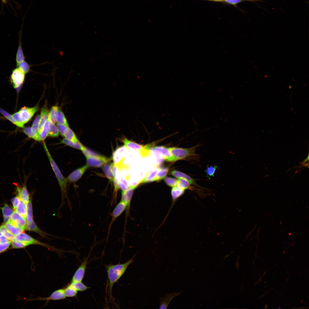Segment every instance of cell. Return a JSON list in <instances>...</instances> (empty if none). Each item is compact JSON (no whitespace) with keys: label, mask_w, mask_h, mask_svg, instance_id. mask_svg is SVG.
I'll return each mask as SVG.
<instances>
[{"label":"cell","mask_w":309,"mask_h":309,"mask_svg":"<svg viewBox=\"0 0 309 309\" xmlns=\"http://www.w3.org/2000/svg\"><path fill=\"white\" fill-rule=\"evenodd\" d=\"M17 191L18 193V195L25 203H27L30 200L29 194L26 185L21 187H18Z\"/></svg>","instance_id":"18"},{"label":"cell","mask_w":309,"mask_h":309,"mask_svg":"<svg viewBox=\"0 0 309 309\" xmlns=\"http://www.w3.org/2000/svg\"><path fill=\"white\" fill-rule=\"evenodd\" d=\"M66 298L64 289H60L54 292L48 297L46 298H39L36 299L37 300H56L65 299Z\"/></svg>","instance_id":"13"},{"label":"cell","mask_w":309,"mask_h":309,"mask_svg":"<svg viewBox=\"0 0 309 309\" xmlns=\"http://www.w3.org/2000/svg\"><path fill=\"white\" fill-rule=\"evenodd\" d=\"M116 182L117 183L114 185L115 189L116 191L119 189L122 191H125L129 187L126 179L122 176Z\"/></svg>","instance_id":"24"},{"label":"cell","mask_w":309,"mask_h":309,"mask_svg":"<svg viewBox=\"0 0 309 309\" xmlns=\"http://www.w3.org/2000/svg\"><path fill=\"white\" fill-rule=\"evenodd\" d=\"M38 110V108L37 106L32 108L25 106L22 108L19 111L12 115L15 122V125L19 127L23 128L24 125L31 119Z\"/></svg>","instance_id":"3"},{"label":"cell","mask_w":309,"mask_h":309,"mask_svg":"<svg viewBox=\"0 0 309 309\" xmlns=\"http://www.w3.org/2000/svg\"><path fill=\"white\" fill-rule=\"evenodd\" d=\"M49 130L48 136L52 137H57L59 136V132L54 123L49 121Z\"/></svg>","instance_id":"37"},{"label":"cell","mask_w":309,"mask_h":309,"mask_svg":"<svg viewBox=\"0 0 309 309\" xmlns=\"http://www.w3.org/2000/svg\"><path fill=\"white\" fill-rule=\"evenodd\" d=\"M49 112L47 108H42L38 128V132L40 133L42 131L45 123L48 120Z\"/></svg>","instance_id":"16"},{"label":"cell","mask_w":309,"mask_h":309,"mask_svg":"<svg viewBox=\"0 0 309 309\" xmlns=\"http://www.w3.org/2000/svg\"><path fill=\"white\" fill-rule=\"evenodd\" d=\"M88 259L87 257L84 259L74 274L71 282H82L85 275Z\"/></svg>","instance_id":"9"},{"label":"cell","mask_w":309,"mask_h":309,"mask_svg":"<svg viewBox=\"0 0 309 309\" xmlns=\"http://www.w3.org/2000/svg\"><path fill=\"white\" fill-rule=\"evenodd\" d=\"M43 146L49 159L52 167L57 179L61 189L62 197V203L64 199L67 197V181L61 173L58 167L52 157L45 142Z\"/></svg>","instance_id":"2"},{"label":"cell","mask_w":309,"mask_h":309,"mask_svg":"<svg viewBox=\"0 0 309 309\" xmlns=\"http://www.w3.org/2000/svg\"><path fill=\"white\" fill-rule=\"evenodd\" d=\"M1 0L2 1V2L3 3H4L5 4V3H7V1L6 0Z\"/></svg>","instance_id":"56"},{"label":"cell","mask_w":309,"mask_h":309,"mask_svg":"<svg viewBox=\"0 0 309 309\" xmlns=\"http://www.w3.org/2000/svg\"><path fill=\"white\" fill-rule=\"evenodd\" d=\"M165 183L169 186L173 187L177 186V180L170 177H167L164 179Z\"/></svg>","instance_id":"46"},{"label":"cell","mask_w":309,"mask_h":309,"mask_svg":"<svg viewBox=\"0 0 309 309\" xmlns=\"http://www.w3.org/2000/svg\"><path fill=\"white\" fill-rule=\"evenodd\" d=\"M177 186L184 190L187 189L193 190L194 188L190 185L188 181L183 178H179L177 180Z\"/></svg>","instance_id":"32"},{"label":"cell","mask_w":309,"mask_h":309,"mask_svg":"<svg viewBox=\"0 0 309 309\" xmlns=\"http://www.w3.org/2000/svg\"><path fill=\"white\" fill-rule=\"evenodd\" d=\"M14 225L24 230L26 229L27 221L26 219L21 215L15 211L13 212L9 221Z\"/></svg>","instance_id":"8"},{"label":"cell","mask_w":309,"mask_h":309,"mask_svg":"<svg viewBox=\"0 0 309 309\" xmlns=\"http://www.w3.org/2000/svg\"><path fill=\"white\" fill-rule=\"evenodd\" d=\"M135 256L123 264L116 265L110 264L106 266V270L108 280V292L111 297L114 284L122 276L128 267L134 261L133 258Z\"/></svg>","instance_id":"1"},{"label":"cell","mask_w":309,"mask_h":309,"mask_svg":"<svg viewBox=\"0 0 309 309\" xmlns=\"http://www.w3.org/2000/svg\"><path fill=\"white\" fill-rule=\"evenodd\" d=\"M88 167L86 165L75 170L66 178L67 182L73 183L78 181L82 177Z\"/></svg>","instance_id":"10"},{"label":"cell","mask_w":309,"mask_h":309,"mask_svg":"<svg viewBox=\"0 0 309 309\" xmlns=\"http://www.w3.org/2000/svg\"><path fill=\"white\" fill-rule=\"evenodd\" d=\"M85 157H90L102 159H107L108 158L93 151L85 146L81 150Z\"/></svg>","instance_id":"28"},{"label":"cell","mask_w":309,"mask_h":309,"mask_svg":"<svg viewBox=\"0 0 309 309\" xmlns=\"http://www.w3.org/2000/svg\"><path fill=\"white\" fill-rule=\"evenodd\" d=\"M112 163L108 162L103 165L102 169L106 176L111 182H113L114 178L112 170Z\"/></svg>","instance_id":"22"},{"label":"cell","mask_w":309,"mask_h":309,"mask_svg":"<svg viewBox=\"0 0 309 309\" xmlns=\"http://www.w3.org/2000/svg\"><path fill=\"white\" fill-rule=\"evenodd\" d=\"M85 157L86 165L88 167H99L110 160V159L108 158L107 159H102L90 157Z\"/></svg>","instance_id":"12"},{"label":"cell","mask_w":309,"mask_h":309,"mask_svg":"<svg viewBox=\"0 0 309 309\" xmlns=\"http://www.w3.org/2000/svg\"><path fill=\"white\" fill-rule=\"evenodd\" d=\"M242 0H226L225 1L229 4L236 6L237 3L243 1Z\"/></svg>","instance_id":"53"},{"label":"cell","mask_w":309,"mask_h":309,"mask_svg":"<svg viewBox=\"0 0 309 309\" xmlns=\"http://www.w3.org/2000/svg\"><path fill=\"white\" fill-rule=\"evenodd\" d=\"M159 170V168H155L152 170L147 172L144 178L141 179V183H146L153 181Z\"/></svg>","instance_id":"23"},{"label":"cell","mask_w":309,"mask_h":309,"mask_svg":"<svg viewBox=\"0 0 309 309\" xmlns=\"http://www.w3.org/2000/svg\"><path fill=\"white\" fill-rule=\"evenodd\" d=\"M15 240L31 244H35V239L23 232L15 236Z\"/></svg>","instance_id":"20"},{"label":"cell","mask_w":309,"mask_h":309,"mask_svg":"<svg viewBox=\"0 0 309 309\" xmlns=\"http://www.w3.org/2000/svg\"><path fill=\"white\" fill-rule=\"evenodd\" d=\"M55 118L56 121L58 123L69 127L68 123L64 113L59 109L56 113Z\"/></svg>","instance_id":"31"},{"label":"cell","mask_w":309,"mask_h":309,"mask_svg":"<svg viewBox=\"0 0 309 309\" xmlns=\"http://www.w3.org/2000/svg\"><path fill=\"white\" fill-rule=\"evenodd\" d=\"M63 136L68 140L73 142L79 141L74 132L69 128L64 133Z\"/></svg>","instance_id":"36"},{"label":"cell","mask_w":309,"mask_h":309,"mask_svg":"<svg viewBox=\"0 0 309 309\" xmlns=\"http://www.w3.org/2000/svg\"><path fill=\"white\" fill-rule=\"evenodd\" d=\"M2 235H3L2 234V233H1V232L0 231V236H1Z\"/></svg>","instance_id":"57"},{"label":"cell","mask_w":309,"mask_h":309,"mask_svg":"<svg viewBox=\"0 0 309 309\" xmlns=\"http://www.w3.org/2000/svg\"><path fill=\"white\" fill-rule=\"evenodd\" d=\"M61 142L71 147L81 150H82L84 146L79 141L74 142L68 140L65 138L62 139Z\"/></svg>","instance_id":"30"},{"label":"cell","mask_w":309,"mask_h":309,"mask_svg":"<svg viewBox=\"0 0 309 309\" xmlns=\"http://www.w3.org/2000/svg\"><path fill=\"white\" fill-rule=\"evenodd\" d=\"M21 34H20L19 37V44L16 55L17 66L19 63L24 61L25 59L21 47Z\"/></svg>","instance_id":"26"},{"label":"cell","mask_w":309,"mask_h":309,"mask_svg":"<svg viewBox=\"0 0 309 309\" xmlns=\"http://www.w3.org/2000/svg\"><path fill=\"white\" fill-rule=\"evenodd\" d=\"M20 199L21 198L18 195L15 197V200L13 203L12 204L13 205V209L14 210H15L16 208Z\"/></svg>","instance_id":"52"},{"label":"cell","mask_w":309,"mask_h":309,"mask_svg":"<svg viewBox=\"0 0 309 309\" xmlns=\"http://www.w3.org/2000/svg\"><path fill=\"white\" fill-rule=\"evenodd\" d=\"M3 225L11 233L16 236L24 231L21 228L15 226L9 222L5 223Z\"/></svg>","instance_id":"17"},{"label":"cell","mask_w":309,"mask_h":309,"mask_svg":"<svg viewBox=\"0 0 309 309\" xmlns=\"http://www.w3.org/2000/svg\"><path fill=\"white\" fill-rule=\"evenodd\" d=\"M1 209L2 212L4 222L5 223L8 222L13 212L12 209L6 204L3 207H1Z\"/></svg>","instance_id":"25"},{"label":"cell","mask_w":309,"mask_h":309,"mask_svg":"<svg viewBox=\"0 0 309 309\" xmlns=\"http://www.w3.org/2000/svg\"><path fill=\"white\" fill-rule=\"evenodd\" d=\"M57 127L60 134L63 136L64 134L69 127L58 123L56 124Z\"/></svg>","instance_id":"49"},{"label":"cell","mask_w":309,"mask_h":309,"mask_svg":"<svg viewBox=\"0 0 309 309\" xmlns=\"http://www.w3.org/2000/svg\"><path fill=\"white\" fill-rule=\"evenodd\" d=\"M221 0V1H225L226 0Z\"/></svg>","instance_id":"58"},{"label":"cell","mask_w":309,"mask_h":309,"mask_svg":"<svg viewBox=\"0 0 309 309\" xmlns=\"http://www.w3.org/2000/svg\"><path fill=\"white\" fill-rule=\"evenodd\" d=\"M68 285L78 291H84L90 288L82 282H70Z\"/></svg>","instance_id":"35"},{"label":"cell","mask_w":309,"mask_h":309,"mask_svg":"<svg viewBox=\"0 0 309 309\" xmlns=\"http://www.w3.org/2000/svg\"><path fill=\"white\" fill-rule=\"evenodd\" d=\"M171 174L176 178H183L186 179L189 182L190 184H194L197 185L195 183V180L189 176L180 171L174 170L171 172ZM200 187L199 185H197Z\"/></svg>","instance_id":"19"},{"label":"cell","mask_w":309,"mask_h":309,"mask_svg":"<svg viewBox=\"0 0 309 309\" xmlns=\"http://www.w3.org/2000/svg\"><path fill=\"white\" fill-rule=\"evenodd\" d=\"M130 151L124 145L117 149L112 155L113 163L117 166L120 165L123 159Z\"/></svg>","instance_id":"7"},{"label":"cell","mask_w":309,"mask_h":309,"mask_svg":"<svg viewBox=\"0 0 309 309\" xmlns=\"http://www.w3.org/2000/svg\"><path fill=\"white\" fill-rule=\"evenodd\" d=\"M11 241L3 235L0 236V244Z\"/></svg>","instance_id":"54"},{"label":"cell","mask_w":309,"mask_h":309,"mask_svg":"<svg viewBox=\"0 0 309 309\" xmlns=\"http://www.w3.org/2000/svg\"><path fill=\"white\" fill-rule=\"evenodd\" d=\"M169 170V168L166 167L159 168V171L153 181H159L164 178L166 176Z\"/></svg>","instance_id":"33"},{"label":"cell","mask_w":309,"mask_h":309,"mask_svg":"<svg viewBox=\"0 0 309 309\" xmlns=\"http://www.w3.org/2000/svg\"><path fill=\"white\" fill-rule=\"evenodd\" d=\"M199 145L188 148H182L176 147L168 148V149L176 161L188 157L197 155L195 153L196 149Z\"/></svg>","instance_id":"4"},{"label":"cell","mask_w":309,"mask_h":309,"mask_svg":"<svg viewBox=\"0 0 309 309\" xmlns=\"http://www.w3.org/2000/svg\"><path fill=\"white\" fill-rule=\"evenodd\" d=\"M11 244L12 247L14 248H24L30 245L29 244L24 242L16 240L12 241Z\"/></svg>","instance_id":"45"},{"label":"cell","mask_w":309,"mask_h":309,"mask_svg":"<svg viewBox=\"0 0 309 309\" xmlns=\"http://www.w3.org/2000/svg\"><path fill=\"white\" fill-rule=\"evenodd\" d=\"M25 74L28 73L30 70V65L25 60L19 63L17 66Z\"/></svg>","instance_id":"44"},{"label":"cell","mask_w":309,"mask_h":309,"mask_svg":"<svg viewBox=\"0 0 309 309\" xmlns=\"http://www.w3.org/2000/svg\"><path fill=\"white\" fill-rule=\"evenodd\" d=\"M150 152H152L158 157H161L165 160L170 162L176 161L174 157L169 151L168 148L163 146H158L151 148Z\"/></svg>","instance_id":"5"},{"label":"cell","mask_w":309,"mask_h":309,"mask_svg":"<svg viewBox=\"0 0 309 309\" xmlns=\"http://www.w3.org/2000/svg\"><path fill=\"white\" fill-rule=\"evenodd\" d=\"M185 191V190L181 189L177 186L172 187L171 191L172 203L184 194Z\"/></svg>","instance_id":"27"},{"label":"cell","mask_w":309,"mask_h":309,"mask_svg":"<svg viewBox=\"0 0 309 309\" xmlns=\"http://www.w3.org/2000/svg\"><path fill=\"white\" fill-rule=\"evenodd\" d=\"M12 241L0 244V253L7 249L11 243Z\"/></svg>","instance_id":"51"},{"label":"cell","mask_w":309,"mask_h":309,"mask_svg":"<svg viewBox=\"0 0 309 309\" xmlns=\"http://www.w3.org/2000/svg\"><path fill=\"white\" fill-rule=\"evenodd\" d=\"M182 292L167 293L163 297L159 298L160 305L159 308L167 309L172 300L175 297L179 295Z\"/></svg>","instance_id":"11"},{"label":"cell","mask_w":309,"mask_h":309,"mask_svg":"<svg viewBox=\"0 0 309 309\" xmlns=\"http://www.w3.org/2000/svg\"><path fill=\"white\" fill-rule=\"evenodd\" d=\"M217 168V166L215 165H207L205 171L206 174V177L209 179H210L211 177H214L215 171Z\"/></svg>","instance_id":"40"},{"label":"cell","mask_w":309,"mask_h":309,"mask_svg":"<svg viewBox=\"0 0 309 309\" xmlns=\"http://www.w3.org/2000/svg\"><path fill=\"white\" fill-rule=\"evenodd\" d=\"M59 109V107L57 106H54L52 107L49 114V121L52 122L54 123H56V121L55 118V114Z\"/></svg>","instance_id":"43"},{"label":"cell","mask_w":309,"mask_h":309,"mask_svg":"<svg viewBox=\"0 0 309 309\" xmlns=\"http://www.w3.org/2000/svg\"><path fill=\"white\" fill-rule=\"evenodd\" d=\"M27 208V222H30L33 220L32 204L31 200L26 203Z\"/></svg>","instance_id":"38"},{"label":"cell","mask_w":309,"mask_h":309,"mask_svg":"<svg viewBox=\"0 0 309 309\" xmlns=\"http://www.w3.org/2000/svg\"><path fill=\"white\" fill-rule=\"evenodd\" d=\"M26 229L35 232L44 237L47 234L39 228L33 220L30 222H27Z\"/></svg>","instance_id":"21"},{"label":"cell","mask_w":309,"mask_h":309,"mask_svg":"<svg viewBox=\"0 0 309 309\" xmlns=\"http://www.w3.org/2000/svg\"><path fill=\"white\" fill-rule=\"evenodd\" d=\"M134 189L129 187L126 190L122 191L121 201L126 206L129 207Z\"/></svg>","instance_id":"14"},{"label":"cell","mask_w":309,"mask_h":309,"mask_svg":"<svg viewBox=\"0 0 309 309\" xmlns=\"http://www.w3.org/2000/svg\"><path fill=\"white\" fill-rule=\"evenodd\" d=\"M15 210L18 214L26 219L27 216L26 204L21 199Z\"/></svg>","instance_id":"29"},{"label":"cell","mask_w":309,"mask_h":309,"mask_svg":"<svg viewBox=\"0 0 309 309\" xmlns=\"http://www.w3.org/2000/svg\"><path fill=\"white\" fill-rule=\"evenodd\" d=\"M40 118V115H37L36 116L31 127V130L32 132L38 131Z\"/></svg>","instance_id":"48"},{"label":"cell","mask_w":309,"mask_h":309,"mask_svg":"<svg viewBox=\"0 0 309 309\" xmlns=\"http://www.w3.org/2000/svg\"><path fill=\"white\" fill-rule=\"evenodd\" d=\"M64 291L66 297H69L76 296L77 295L78 292L69 285L64 288Z\"/></svg>","instance_id":"42"},{"label":"cell","mask_w":309,"mask_h":309,"mask_svg":"<svg viewBox=\"0 0 309 309\" xmlns=\"http://www.w3.org/2000/svg\"><path fill=\"white\" fill-rule=\"evenodd\" d=\"M118 167L120 169L121 175L123 177L126 179L130 175L128 167L124 166Z\"/></svg>","instance_id":"47"},{"label":"cell","mask_w":309,"mask_h":309,"mask_svg":"<svg viewBox=\"0 0 309 309\" xmlns=\"http://www.w3.org/2000/svg\"><path fill=\"white\" fill-rule=\"evenodd\" d=\"M0 112L7 119L15 124V122L13 118L12 115L0 108Z\"/></svg>","instance_id":"50"},{"label":"cell","mask_w":309,"mask_h":309,"mask_svg":"<svg viewBox=\"0 0 309 309\" xmlns=\"http://www.w3.org/2000/svg\"><path fill=\"white\" fill-rule=\"evenodd\" d=\"M49 123L48 120L44 124L43 129L38 135V141L43 140L48 136Z\"/></svg>","instance_id":"34"},{"label":"cell","mask_w":309,"mask_h":309,"mask_svg":"<svg viewBox=\"0 0 309 309\" xmlns=\"http://www.w3.org/2000/svg\"><path fill=\"white\" fill-rule=\"evenodd\" d=\"M210 0V1H214V0Z\"/></svg>","instance_id":"59"},{"label":"cell","mask_w":309,"mask_h":309,"mask_svg":"<svg viewBox=\"0 0 309 309\" xmlns=\"http://www.w3.org/2000/svg\"><path fill=\"white\" fill-rule=\"evenodd\" d=\"M126 207V205L121 201L117 204L112 213V223L121 214Z\"/></svg>","instance_id":"15"},{"label":"cell","mask_w":309,"mask_h":309,"mask_svg":"<svg viewBox=\"0 0 309 309\" xmlns=\"http://www.w3.org/2000/svg\"><path fill=\"white\" fill-rule=\"evenodd\" d=\"M25 74L18 67L13 70L10 76V81L14 88H18L23 84Z\"/></svg>","instance_id":"6"},{"label":"cell","mask_w":309,"mask_h":309,"mask_svg":"<svg viewBox=\"0 0 309 309\" xmlns=\"http://www.w3.org/2000/svg\"><path fill=\"white\" fill-rule=\"evenodd\" d=\"M23 132L29 137L38 141L39 133L38 131L32 132L31 130V127H27L24 128Z\"/></svg>","instance_id":"39"},{"label":"cell","mask_w":309,"mask_h":309,"mask_svg":"<svg viewBox=\"0 0 309 309\" xmlns=\"http://www.w3.org/2000/svg\"><path fill=\"white\" fill-rule=\"evenodd\" d=\"M244 0L250 1L254 3L255 4H256V5H257L258 6H259L256 3H255V2H257V1H260V2H264V1H262V0Z\"/></svg>","instance_id":"55"},{"label":"cell","mask_w":309,"mask_h":309,"mask_svg":"<svg viewBox=\"0 0 309 309\" xmlns=\"http://www.w3.org/2000/svg\"><path fill=\"white\" fill-rule=\"evenodd\" d=\"M0 231L3 235L10 240L12 241L15 240V236L9 232L3 225L0 226Z\"/></svg>","instance_id":"41"}]
</instances>
